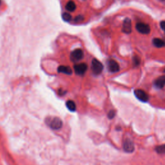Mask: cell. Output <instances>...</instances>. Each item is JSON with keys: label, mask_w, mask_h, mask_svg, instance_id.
Segmentation results:
<instances>
[{"label": "cell", "mask_w": 165, "mask_h": 165, "mask_svg": "<svg viewBox=\"0 0 165 165\" xmlns=\"http://www.w3.org/2000/svg\"><path fill=\"white\" fill-rule=\"evenodd\" d=\"M45 122L52 130H59L63 127V121L58 117H47L45 119Z\"/></svg>", "instance_id": "1"}, {"label": "cell", "mask_w": 165, "mask_h": 165, "mask_svg": "<svg viewBox=\"0 0 165 165\" xmlns=\"http://www.w3.org/2000/svg\"><path fill=\"white\" fill-rule=\"evenodd\" d=\"M103 68H104L103 65L99 60H98L96 58L92 59L91 68H92V71L93 73H94V74L99 75L102 72Z\"/></svg>", "instance_id": "2"}, {"label": "cell", "mask_w": 165, "mask_h": 165, "mask_svg": "<svg viewBox=\"0 0 165 165\" xmlns=\"http://www.w3.org/2000/svg\"><path fill=\"white\" fill-rule=\"evenodd\" d=\"M136 29L138 31V32L142 34H150L151 28L149 25L144 23H138L136 25Z\"/></svg>", "instance_id": "3"}, {"label": "cell", "mask_w": 165, "mask_h": 165, "mask_svg": "<svg viewBox=\"0 0 165 165\" xmlns=\"http://www.w3.org/2000/svg\"><path fill=\"white\" fill-rule=\"evenodd\" d=\"M84 57V53L80 48H77L73 50L70 54V59L73 62H77L81 60Z\"/></svg>", "instance_id": "4"}, {"label": "cell", "mask_w": 165, "mask_h": 165, "mask_svg": "<svg viewBox=\"0 0 165 165\" xmlns=\"http://www.w3.org/2000/svg\"><path fill=\"white\" fill-rule=\"evenodd\" d=\"M134 94L136 97L141 101L146 102L149 99V96L147 93L141 89H136L134 90Z\"/></svg>", "instance_id": "5"}, {"label": "cell", "mask_w": 165, "mask_h": 165, "mask_svg": "<svg viewBox=\"0 0 165 165\" xmlns=\"http://www.w3.org/2000/svg\"><path fill=\"white\" fill-rule=\"evenodd\" d=\"M88 69V66L86 63H82L79 64L75 65L74 66V70L75 73L78 76H82L85 74Z\"/></svg>", "instance_id": "6"}, {"label": "cell", "mask_w": 165, "mask_h": 165, "mask_svg": "<svg viewBox=\"0 0 165 165\" xmlns=\"http://www.w3.org/2000/svg\"><path fill=\"white\" fill-rule=\"evenodd\" d=\"M108 69L112 73H116L120 70L119 65L117 61L113 59H110L108 61Z\"/></svg>", "instance_id": "7"}, {"label": "cell", "mask_w": 165, "mask_h": 165, "mask_svg": "<svg viewBox=\"0 0 165 165\" xmlns=\"http://www.w3.org/2000/svg\"><path fill=\"white\" fill-rule=\"evenodd\" d=\"M132 22L130 19L127 18L123 21L122 27V32L125 34H129L132 32Z\"/></svg>", "instance_id": "8"}, {"label": "cell", "mask_w": 165, "mask_h": 165, "mask_svg": "<svg viewBox=\"0 0 165 165\" xmlns=\"http://www.w3.org/2000/svg\"><path fill=\"white\" fill-rule=\"evenodd\" d=\"M123 148L126 152L132 153L134 150L133 142L129 139H126L123 142Z\"/></svg>", "instance_id": "9"}, {"label": "cell", "mask_w": 165, "mask_h": 165, "mask_svg": "<svg viewBox=\"0 0 165 165\" xmlns=\"http://www.w3.org/2000/svg\"><path fill=\"white\" fill-rule=\"evenodd\" d=\"M154 85L158 88H162L165 86V75L159 77L155 81Z\"/></svg>", "instance_id": "10"}, {"label": "cell", "mask_w": 165, "mask_h": 165, "mask_svg": "<svg viewBox=\"0 0 165 165\" xmlns=\"http://www.w3.org/2000/svg\"><path fill=\"white\" fill-rule=\"evenodd\" d=\"M58 71L59 73H63L67 75H71L72 74V70L69 67L59 66L58 68Z\"/></svg>", "instance_id": "11"}, {"label": "cell", "mask_w": 165, "mask_h": 165, "mask_svg": "<svg viewBox=\"0 0 165 165\" xmlns=\"http://www.w3.org/2000/svg\"><path fill=\"white\" fill-rule=\"evenodd\" d=\"M153 45L158 48H162L165 47V41L160 38H154L152 41Z\"/></svg>", "instance_id": "12"}, {"label": "cell", "mask_w": 165, "mask_h": 165, "mask_svg": "<svg viewBox=\"0 0 165 165\" xmlns=\"http://www.w3.org/2000/svg\"><path fill=\"white\" fill-rule=\"evenodd\" d=\"M65 8H66V9L68 10V12H72L75 11V10L76 9V5L74 3V2H73V1H69L67 3V5L65 6Z\"/></svg>", "instance_id": "13"}, {"label": "cell", "mask_w": 165, "mask_h": 165, "mask_svg": "<svg viewBox=\"0 0 165 165\" xmlns=\"http://www.w3.org/2000/svg\"><path fill=\"white\" fill-rule=\"evenodd\" d=\"M66 106L67 108L71 112H75L76 110V103L72 100H68L66 102Z\"/></svg>", "instance_id": "14"}, {"label": "cell", "mask_w": 165, "mask_h": 165, "mask_svg": "<svg viewBox=\"0 0 165 165\" xmlns=\"http://www.w3.org/2000/svg\"><path fill=\"white\" fill-rule=\"evenodd\" d=\"M156 151L159 154H163L165 153V144H162L159 145L156 148Z\"/></svg>", "instance_id": "15"}, {"label": "cell", "mask_w": 165, "mask_h": 165, "mask_svg": "<svg viewBox=\"0 0 165 165\" xmlns=\"http://www.w3.org/2000/svg\"><path fill=\"white\" fill-rule=\"evenodd\" d=\"M62 18L65 21V22H69L72 19V16L70 13L68 12H64L63 14H62Z\"/></svg>", "instance_id": "16"}, {"label": "cell", "mask_w": 165, "mask_h": 165, "mask_svg": "<svg viewBox=\"0 0 165 165\" xmlns=\"http://www.w3.org/2000/svg\"><path fill=\"white\" fill-rule=\"evenodd\" d=\"M141 63V59L138 56L133 57V63L135 66H138Z\"/></svg>", "instance_id": "17"}, {"label": "cell", "mask_w": 165, "mask_h": 165, "mask_svg": "<svg viewBox=\"0 0 165 165\" xmlns=\"http://www.w3.org/2000/svg\"><path fill=\"white\" fill-rule=\"evenodd\" d=\"M84 19H85L84 16H82V15H79L75 18L74 21L76 23H80V22H82V21L84 20Z\"/></svg>", "instance_id": "18"}, {"label": "cell", "mask_w": 165, "mask_h": 165, "mask_svg": "<svg viewBox=\"0 0 165 165\" xmlns=\"http://www.w3.org/2000/svg\"><path fill=\"white\" fill-rule=\"evenodd\" d=\"M116 116V112L114 110H110L108 113V117L109 119H113Z\"/></svg>", "instance_id": "19"}, {"label": "cell", "mask_w": 165, "mask_h": 165, "mask_svg": "<svg viewBox=\"0 0 165 165\" xmlns=\"http://www.w3.org/2000/svg\"><path fill=\"white\" fill-rule=\"evenodd\" d=\"M160 27L161 29L165 32V21H161L160 22Z\"/></svg>", "instance_id": "20"}, {"label": "cell", "mask_w": 165, "mask_h": 165, "mask_svg": "<svg viewBox=\"0 0 165 165\" xmlns=\"http://www.w3.org/2000/svg\"><path fill=\"white\" fill-rule=\"evenodd\" d=\"M59 94L60 95H63V94H65V92H63L62 90H59Z\"/></svg>", "instance_id": "21"}, {"label": "cell", "mask_w": 165, "mask_h": 165, "mask_svg": "<svg viewBox=\"0 0 165 165\" xmlns=\"http://www.w3.org/2000/svg\"><path fill=\"white\" fill-rule=\"evenodd\" d=\"M0 3H1V0H0Z\"/></svg>", "instance_id": "22"}, {"label": "cell", "mask_w": 165, "mask_h": 165, "mask_svg": "<svg viewBox=\"0 0 165 165\" xmlns=\"http://www.w3.org/2000/svg\"><path fill=\"white\" fill-rule=\"evenodd\" d=\"M164 70H165V69H164ZM163 72H165V70H164V71H163Z\"/></svg>", "instance_id": "23"}]
</instances>
